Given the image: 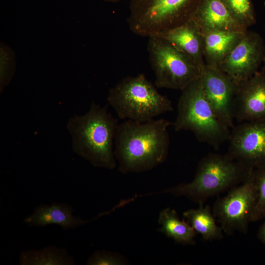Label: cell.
Segmentation results:
<instances>
[{"label":"cell","instance_id":"obj_13","mask_svg":"<svg viewBox=\"0 0 265 265\" xmlns=\"http://www.w3.org/2000/svg\"><path fill=\"white\" fill-rule=\"evenodd\" d=\"M188 20L203 35L216 31L248 30L233 17L222 0H202Z\"/></svg>","mask_w":265,"mask_h":265},{"label":"cell","instance_id":"obj_18","mask_svg":"<svg viewBox=\"0 0 265 265\" xmlns=\"http://www.w3.org/2000/svg\"><path fill=\"white\" fill-rule=\"evenodd\" d=\"M183 216L204 240L213 241L220 240L223 238V230L216 224V219L209 206L200 204L197 209L184 212Z\"/></svg>","mask_w":265,"mask_h":265},{"label":"cell","instance_id":"obj_5","mask_svg":"<svg viewBox=\"0 0 265 265\" xmlns=\"http://www.w3.org/2000/svg\"><path fill=\"white\" fill-rule=\"evenodd\" d=\"M181 91L175 130L190 131L199 141L218 149L229 140L231 129L220 121L206 98L201 77Z\"/></svg>","mask_w":265,"mask_h":265},{"label":"cell","instance_id":"obj_21","mask_svg":"<svg viewBox=\"0 0 265 265\" xmlns=\"http://www.w3.org/2000/svg\"><path fill=\"white\" fill-rule=\"evenodd\" d=\"M253 173L257 187L258 199L251 221L255 222L265 217V163L254 168Z\"/></svg>","mask_w":265,"mask_h":265},{"label":"cell","instance_id":"obj_22","mask_svg":"<svg viewBox=\"0 0 265 265\" xmlns=\"http://www.w3.org/2000/svg\"><path fill=\"white\" fill-rule=\"evenodd\" d=\"M128 260L122 255L106 250H97L90 256L86 262L88 265H124Z\"/></svg>","mask_w":265,"mask_h":265},{"label":"cell","instance_id":"obj_8","mask_svg":"<svg viewBox=\"0 0 265 265\" xmlns=\"http://www.w3.org/2000/svg\"><path fill=\"white\" fill-rule=\"evenodd\" d=\"M251 170L239 186H236L214 203L212 213L224 233H246L258 199V190Z\"/></svg>","mask_w":265,"mask_h":265},{"label":"cell","instance_id":"obj_10","mask_svg":"<svg viewBox=\"0 0 265 265\" xmlns=\"http://www.w3.org/2000/svg\"><path fill=\"white\" fill-rule=\"evenodd\" d=\"M231 130L226 155L249 170L265 163V120L241 122Z\"/></svg>","mask_w":265,"mask_h":265},{"label":"cell","instance_id":"obj_14","mask_svg":"<svg viewBox=\"0 0 265 265\" xmlns=\"http://www.w3.org/2000/svg\"><path fill=\"white\" fill-rule=\"evenodd\" d=\"M153 35L167 40L190 57L202 69L204 68L203 35L191 21L188 20Z\"/></svg>","mask_w":265,"mask_h":265},{"label":"cell","instance_id":"obj_16","mask_svg":"<svg viewBox=\"0 0 265 265\" xmlns=\"http://www.w3.org/2000/svg\"><path fill=\"white\" fill-rule=\"evenodd\" d=\"M245 32L216 31L203 35L205 64L218 67Z\"/></svg>","mask_w":265,"mask_h":265},{"label":"cell","instance_id":"obj_3","mask_svg":"<svg viewBox=\"0 0 265 265\" xmlns=\"http://www.w3.org/2000/svg\"><path fill=\"white\" fill-rule=\"evenodd\" d=\"M251 170L226 154L210 153L199 161L191 182L179 184L159 193L184 196L198 204H204L210 197L241 184Z\"/></svg>","mask_w":265,"mask_h":265},{"label":"cell","instance_id":"obj_26","mask_svg":"<svg viewBox=\"0 0 265 265\" xmlns=\"http://www.w3.org/2000/svg\"><path fill=\"white\" fill-rule=\"evenodd\" d=\"M264 5L265 6V1H264Z\"/></svg>","mask_w":265,"mask_h":265},{"label":"cell","instance_id":"obj_24","mask_svg":"<svg viewBox=\"0 0 265 265\" xmlns=\"http://www.w3.org/2000/svg\"><path fill=\"white\" fill-rule=\"evenodd\" d=\"M103 0L108 1V2H117L121 1L123 0Z\"/></svg>","mask_w":265,"mask_h":265},{"label":"cell","instance_id":"obj_7","mask_svg":"<svg viewBox=\"0 0 265 265\" xmlns=\"http://www.w3.org/2000/svg\"><path fill=\"white\" fill-rule=\"evenodd\" d=\"M147 51L157 88L182 90L201 76L202 69L190 57L164 39L148 37Z\"/></svg>","mask_w":265,"mask_h":265},{"label":"cell","instance_id":"obj_12","mask_svg":"<svg viewBox=\"0 0 265 265\" xmlns=\"http://www.w3.org/2000/svg\"><path fill=\"white\" fill-rule=\"evenodd\" d=\"M234 119L239 123L265 120V72L258 71L239 85Z\"/></svg>","mask_w":265,"mask_h":265},{"label":"cell","instance_id":"obj_19","mask_svg":"<svg viewBox=\"0 0 265 265\" xmlns=\"http://www.w3.org/2000/svg\"><path fill=\"white\" fill-rule=\"evenodd\" d=\"M22 265H74L73 256L66 248L48 246L41 249H30L22 252L19 256Z\"/></svg>","mask_w":265,"mask_h":265},{"label":"cell","instance_id":"obj_2","mask_svg":"<svg viewBox=\"0 0 265 265\" xmlns=\"http://www.w3.org/2000/svg\"><path fill=\"white\" fill-rule=\"evenodd\" d=\"M118 125V119L108 112L107 106L92 102L85 114L74 115L67 122L72 150L95 167L113 170L116 167L114 145Z\"/></svg>","mask_w":265,"mask_h":265},{"label":"cell","instance_id":"obj_11","mask_svg":"<svg viewBox=\"0 0 265 265\" xmlns=\"http://www.w3.org/2000/svg\"><path fill=\"white\" fill-rule=\"evenodd\" d=\"M206 98L225 126L234 127V106L239 86L218 67L205 64L201 76Z\"/></svg>","mask_w":265,"mask_h":265},{"label":"cell","instance_id":"obj_15","mask_svg":"<svg viewBox=\"0 0 265 265\" xmlns=\"http://www.w3.org/2000/svg\"><path fill=\"white\" fill-rule=\"evenodd\" d=\"M74 209L66 203L40 204L35 208L32 214L24 219L23 223L30 226L40 227L56 224L67 230L75 229L91 221L74 215Z\"/></svg>","mask_w":265,"mask_h":265},{"label":"cell","instance_id":"obj_9","mask_svg":"<svg viewBox=\"0 0 265 265\" xmlns=\"http://www.w3.org/2000/svg\"><path fill=\"white\" fill-rule=\"evenodd\" d=\"M265 57L263 38L247 30L218 68L239 86L259 71Z\"/></svg>","mask_w":265,"mask_h":265},{"label":"cell","instance_id":"obj_23","mask_svg":"<svg viewBox=\"0 0 265 265\" xmlns=\"http://www.w3.org/2000/svg\"><path fill=\"white\" fill-rule=\"evenodd\" d=\"M257 237L265 245V219L258 230Z\"/></svg>","mask_w":265,"mask_h":265},{"label":"cell","instance_id":"obj_4","mask_svg":"<svg viewBox=\"0 0 265 265\" xmlns=\"http://www.w3.org/2000/svg\"><path fill=\"white\" fill-rule=\"evenodd\" d=\"M156 87L144 74L128 76L109 90L107 102L121 119L148 121L174 109Z\"/></svg>","mask_w":265,"mask_h":265},{"label":"cell","instance_id":"obj_20","mask_svg":"<svg viewBox=\"0 0 265 265\" xmlns=\"http://www.w3.org/2000/svg\"><path fill=\"white\" fill-rule=\"evenodd\" d=\"M233 17L246 29L256 22L252 0H222Z\"/></svg>","mask_w":265,"mask_h":265},{"label":"cell","instance_id":"obj_17","mask_svg":"<svg viewBox=\"0 0 265 265\" xmlns=\"http://www.w3.org/2000/svg\"><path fill=\"white\" fill-rule=\"evenodd\" d=\"M158 221L159 232L176 242L183 245L195 244L197 233L186 221L180 219L174 209H163L159 212Z\"/></svg>","mask_w":265,"mask_h":265},{"label":"cell","instance_id":"obj_6","mask_svg":"<svg viewBox=\"0 0 265 265\" xmlns=\"http://www.w3.org/2000/svg\"><path fill=\"white\" fill-rule=\"evenodd\" d=\"M202 0H131L127 23L134 34L149 37L187 21Z\"/></svg>","mask_w":265,"mask_h":265},{"label":"cell","instance_id":"obj_25","mask_svg":"<svg viewBox=\"0 0 265 265\" xmlns=\"http://www.w3.org/2000/svg\"><path fill=\"white\" fill-rule=\"evenodd\" d=\"M262 71L265 72V57L263 63V67H262Z\"/></svg>","mask_w":265,"mask_h":265},{"label":"cell","instance_id":"obj_1","mask_svg":"<svg viewBox=\"0 0 265 265\" xmlns=\"http://www.w3.org/2000/svg\"><path fill=\"white\" fill-rule=\"evenodd\" d=\"M170 124L163 118L144 122L125 120L118 124L114 153L119 171L145 172L163 163L168 153Z\"/></svg>","mask_w":265,"mask_h":265}]
</instances>
